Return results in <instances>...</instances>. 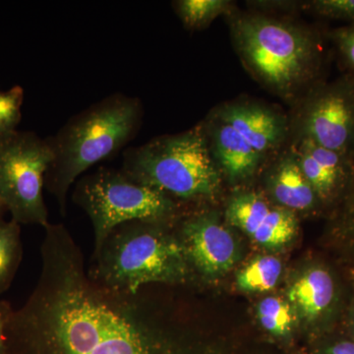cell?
Returning a JSON list of instances; mask_svg holds the SVG:
<instances>
[{"mask_svg":"<svg viewBox=\"0 0 354 354\" xmlns=\"http://www.w3.org/2000/svg\"><path fill=\"white\" fill-rule=\"evenodd\" d=\"M227 18L242 64L272 94L293 106L324 80L325 44L316 28L257 10Z\"/></svg>","mask_w":354,"mask_h":354,"instance_id":"2","label":"cell"},{"mask_svg":"<svg viewBox=\"0 0 354 354\" xmlns=\"http://www.w3.org/2000/svg\"><path fill=\"white\" fill-rule=\"evenodd\" d=\"M201 122L214 162L221 176L230 183L249 180L267 162L213 109Z\"/></svg>","mask_w":354,"mask_h":354,"instance_id":"14","label":"cell"},{"mask_svg":"<svg viewBox=\"0 0 354 354\" xmlns=\"http://www.w3.org/2000/svg\"><path fill=\"white\" fill-rule=\"evenodd\" d=\"M176 223L190 272L194 270L204 278L213 279L234 267L239 259L236 241L216 213L195 212L179 216Z\"/></svg>","mask_w":354,"mask_h":354,"instance_id":"9","label":"cell"},{"mask_svg":"<svg viewBox=\"0 0 354 354\" xmlns=\"http://www.w3.org/2000/svg\"><path fill=\"white\" fill-rule=\"evenodd\" d=\"M283 272V264L274 256H259L245 266L236 277L239 288L248 292L272 290Z\"/></svg>","mask_w":354,"mask_h":354,"instance_id":"18","label":"cell"},{"mask_svg":"<svg viewBox=\"0 0 354 354\" xmlns=\"http://www.w3.org/2000/svg\"><path fill=\"white\" fill-rule=\"evenodd\" d=\"M351 292L349 295V300L346 304V309L341 318V334L346 335L354 341V281L351 283Z\"/></svg>","mask_w":354,"mask_h":354,"instance_id":"25","label":"cell"},{"mask_svg":"<svg viewBox=\"0 0 354 354\" xmlns=\"http://www.w3.org/2000/svg\"><path fill=\"white\" fill-rule=\"evenodd\" d=\"M213 111L266 160L290 142V118L274 106L252 99H236Z\"/></svg>","mask_w":354,"mask_h":354,"instance_id":"12","label":"cell"},{"mask_svg":"<svg viewBox=\"0 0 354 354\" xmlns=\"http://www.w3.org/2000/svg\"><path fill=\"white\" fill-rule=\"evenodd\" d=\"M228 223L266 248H279L297 232V215L256 191H239L225 209Z\"/></svg>","mask_w":354,"mask_h":354,"instance_id":"11","label":"cell"},{"mask_svg":"<svg viewBox=\"0 0 354 354\" xmlns=\"http://www.w3.org/2000/svg\"><path fill=\"white\" fill-rule=\"evenodd\" d=\"M38 281L6 330V354H220L165 327L153 311V285L114 290L88 272L62 223L44 227Z\"/></svg>","mask_w":354,"mask_h":354,"instance_id":"1","label":"cell"},{"mask_svg":"<svg viewBox=\"0 0 354 354\" xmlns=\"http://www.w3.org/2000/svg\"><path fill=\"white\" fill-rule=\"evenodd\" d=\"M300 8L318 17L354 24V0H309L300 1Z\"/></svg>","mask_w":354,"mask_h":354,"instance_id":"22","label":"cell"},{"mask_svg":"<svg viewBox=\"0 0 354 354\" xmlns=\"http://www.w3.org/2000/svg\"><path fill=\"white\" fill-rule=\"evenodd\" d=\"M6 211V208H4L3 204H2L1 200H0V218H1L2 214L3 212Z\"/></svg>","mask_w":354,"mask_h":354,"instance_id":"27","label":"cell"},{"mask_svg":"<svg viewBox=\"0 0 354 354\" xmlns=\"http://www.w3.org/2000/svg\"><path fill=\"white\" fill-rule=\"evenodd\" d=\"M261 326L268 334L279 339H290L293 328V313L290 305L279 297H266L257 306Z\"/></svg>","mask_w":354,"mask_h":354,"instance_id":"20","label":"cell"},{"mask_svg":"<svg viewBox=\"0 0 354 354\" xmlns=\"http://www.w3.org/2000/svg\"><path fill=\"white\" fill-rule=\"evenodd\" d=\"M72 199L87 214L94 230V252L121 223L131 221L174 223L184 205L121 169L100 167L76 181Z\"/></svg>","mask_w":354,"mask_h":354,"instance_id":"6","label":"cell"},{"mask_svg":"<svg viewBox=\"0 0 354 354\" xmlns=\"http://www.w3.org/2000/svg\"><path fill=\"white\" fill-rule=\"evenodd\" d=\"M20 225L0 218V293L8 290L22 259Z\"/></svg>","mask_w":354,"mask_h":354,"instance_id":"19","label":"cell"},{"mask_svg":"<svg viewBox=\"0 0 354 354\" xmlns=\"http://www.w3.org/2000/svg\"><path fill=\"white\" fill-rule=\"evenodd\" d=\"M174 223H121L93 252L88 274L109 288L127 292L147 285L187 283L191 272L183 246L169 230Z\"/></svg>","mask_w":354,"mask_h":354,"instance_id":"4","label":"cell"},{"mask_svg":"<svg viewBox=\"0 0 354 354\" xmlns=\"http://www.w3.org/2000/svg\"><path fill=\"white\" fill-rule=\"evenodd\" d=\"M326 37L334 46L344 73L354 75V24L330 30Z\"/></svg>","mask_w":354,"mask_h":354,"instance_id":"23","label":"cell"},{"mask_svg":"<svg viewBox=\"0 0 354 354\" xmlns=\"http://www.w3.org/2000/svg\"><path fill=\"white\" fill-rule=\"evenodd\" d=\"M141 100L114 93L72 116L46 138L53 160L44 186L66 215L70 188L93 165L116 155L135 139L143 123Z\"/></svg>","mask_w":354,"mask_h":354,"instance_id":"3","label":"cell"},{"mask_svg":"<svg viewBox=\"0 0 354 354\" xmlns=\"http://www.w3.org/2000/svg\"><path fill=\"white\" fill-rule=\"evenodd\" d=\"M353 174L346 194L332 211L329 239L342 264L348 268L354 281V153Z\"/></svg>","mask_w":354,"mask_h":354,"instance_id":"16","label":"cell"},{"mask_svg":"<svg viewBox=\"0 0 354 354\" xmlns=\"http://www.w3.org/2000/svg\"><path fill=\"white\" fill-rule=\"evenodd\" d=\"M290 139L308 138L351 158L354 153V75L323 80L293 104Z\"/></svg>","mask_w":354,"mask_h":354,"instance_id":"8","label":"cell"},{"mask_svg":"<svg viewBox=\"0 0 354 354\" xmlns=\"http://www.w3.org/2000/svg\"><path fill=\"white\" fill-rule=\"evenodd\" d=\"M51 160L48 140L35 132L0 136V200L19 225L50 223L43 189Z\"/></svg>","mask_w":354,"mask_h":354,"instance_id":"7","label":"cell"},{"mask_svg":"<svg viewBox=\"0 0 354 354\" xmlns=\"http://www.w3.org/2000/svg\"><path fill=\"white\" fill-rule=\"evenodd\" d=\"M121 171L180 204L211 201L221 176L209 152L202 122L186 131L155 137L123 153Z\"/></svg>","mask_w":354,"mask_h":354,"instance_id":"5","label":"cell"},{"mask_svg":"<svg viewBox=\"0 0 354 354\" xmlns=\"http://www.w3.org/2000/svg\"><path fill=\"white\" fill-rule=\"evenodd\" d=\"M12 310L8 302L0 300V354H6V330Z\"/></svg>","mask_w":354,"mask_h":354,"instance_id":"26","label":"cell"},{"mask_svg":"<svg viewBox=\"0 0 354 354\" xmlns=\"http://www.w3.org/2000/svg\"><path fill=\"white\" fill-rule=\"evenodd\" d=\"M174 12L184 27L190 31L206 29L220 16H230L237 10L230 0H176Z\"/></svg>","mask_w":354,"mask_h":354,"instance_id":"17","label":"cell"},{"mask_svg":"<svg viewBox=\"0 0 354 354\" xmlns=\"http://www.w3.org/2000/svg\"><path fill=\"white\" fill-rule=\"evenodd\" d=\"M288 146L324 209L332 212L341 202L351 183V158L308 138L290 139Z\"/></svg>","mask_w":354,"mask_h":354,"instance_id":"13","label":"cell"},{"mask_svg":"<svg viewBox=\"0 0 354 354\" xmlns=\"http://www.w3.org/2000/svg\"><path fill=\"white\" fill-rule=\"evenodd\" d=\"M266 189L271 201L297 215L324 209L315 191L300 169L295 153L286 145L267 160Z\"/></svg>","mask_w":354,"mask_h":354,"instance_id":"15","label":"cell"},{"mask_svg":"<svg viewBox=\"0 0 354 354\" xmlns=\"http://www.w3.org/2000/svg\"><path fill=\"white\" fill-rule=\"evenodd\" d=\"M308 354H354V341L334 330L316 339Z\"/></svg>","mask_w":354,"mask_h":354,"instance_id":"24","label":"cell"},{"mask_svg":"<svg viewBox=\"0 0 354 354\" xmlns=\"http://www.w3.org/2000/svg\"><path fill=\"white\" fill-rule=\"evenodd\" d=\"M288 298L315 333L316 339L334 332L346 306L339 279L334 270L324 263L305 270L288 288Z\"/></svg>","mask_w":354,"mask_h":354,"instance_id":"10","label":"cell"},{"mask_svg":"<svg viewBox=\"0 0 354 354\" xmlns=\"http://www.w3.org/2000/svg\"><path fill=\"white\" fill-rule=\"evenodd\" d=\"M24 90L14 86L8 91H0V136L15 131L22 120Z\"/></svg>","mask_w":354,"mask_h":354,"instance_id":"21","label":"cell"}]
</instances>
